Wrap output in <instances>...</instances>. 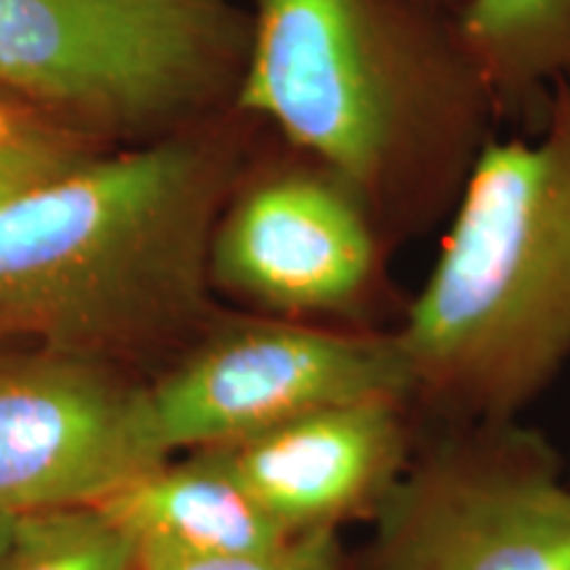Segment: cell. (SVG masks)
<instances>
[{"instance_id":"obj_1","label":"cell","mask_w":570,"mask_h":570,"mask_svg":"<svg viewBox=\"0 0 570 570\" xmlns=\"http://www.w3.org/2000/svg\"><path fill=\"white\" fill-rule=\"evenodd\" d=\"M233 109L338 175L396 252L452 217L502 125L444 0H254Z\"/></svg>"},{"instance_id":"obj_2","label":"cell","mask_w":570,"mask_h":570,"mask_svg":"<svg viewBox=\"0 0 570 570\" xmlns=\"http://www.w3.org/2000/svg\"><path fill=\"white\" fill-rule=\"evenodd\" d=\"M256 119L225 111L98 154L0 209V344L122 365L223 312L209 254Z\"/></svg>"},{"instance_id":"obj_3","label":"cell","mask_w":570,"mask_h":570,"mask_svg":"<svg viewBox=\"0 0 570 570\" xmlns=\"http://www.w3.org/2000/svg\"><path fill=\"white\" fill-rule=\"evenodd\" d=\"M396 327L420 425L515 420L570 365V80L475 161Z\"/></svg>"},{"instance_id":"obj_4","label":"cell","mask_w":570,"mask_h":570,"mask_svg":"<svg viewBox=\"0 0 570 570\" xmlns=\"http://www.w3.org/2000/svg\"><path fill=\"white\" fill-rule=\"evenodd\" d=\"M362 570H570V468L523 420L423 425Z\"/></svg>"},{"instance_id":"obj_5","label":"cell","mask_w":570,"mask_h":570,"mask_svg":"<svg viewBox=\"0 0 570 570\" xmlns=\"http://www.w3.org/2000/svg\"><path fill=\"white\" fill-rule=\"evenodd\" d=\"M246 161L212 238L214 291L254 315L352 331H396L410 294L367 204L325 164L288 146Z\"/></svg>"},{"instance_id":"obj_6","label":"cell","mask_w":570,"mask_h":570,"mask_svg":"<svg viewBox=\"0 0 570 570\" xmlns=\"http://www.w3.org/2000/svg\"><path fill=\"white\" fill-rule=\"evenodd\" d=\"M164 452L244 441L309 412L407 399L396 331H352L267 315H219L146 383Z\"/></svg>"},{"instance_id":"obj_7","label":"cell","mask_w":570,"mask_h":570,"mask_svg":"<svg viewBox=\"0 0 570 570\" xmlns=\"http://www.w3.org/2000/svg\"><path fill=\"white\" fill-rule=\"evenodd\" d=\"M146 383L122 367L42 346L0 348V508H92L167 460Z\"/></svg>"},{"instance_id":"obj_8","label":"cell","mask_w":570,"mask_h":570,"mask_svg":"<svg viewBox=\"0 0 570 570\" xmlns=\"http://www.w3.org/2000/svg\"><path fill=\"white\" fill-rule=\"evenodd\" d=\"M407 399H362L269 428L212 454L288 531H333L373 520L420 441Z\"/></svg>"},{"instance_id":"obj_9","label":"cell","mask_w":570,"mask_h":570,"mask_svg":"<svg viewBox=\"0 0 570 570\" xmlns=\"http://www.w3.org/2000/svg\"><path fill=\"white\" fill-rule=\"evenodd\" d=\"M92 508L130 541L132 558H230L294 539L206 452L156 462Z\"/></svg>"},{"instance_id":"obj_10","label":"cell","mask_w":570,"mask_h":570,"mask_svg":"<svg viewBox=\"0 0 570 570\" xmlns=\"http://www.w3.org/2000/svg\"><path fill=\"white\" fill-rule=\"evenodd\" d=\"M458 21L502 125L537 135L554 85L570 80V0H462Z\"/></svg>"},{"instance_id":"obj_11","label":"cell","mask_w":570,"mask_h":570,"mask_svg":"<svg viewBox=\"0 0 570 570\" xmlns=\"http://www.w3.org/2000/svg\"><path fill=\"white\" fill-rule=\"evenodd\" d=\"M101 135L0 85V209L104 154Z\"/></svg>"},{"instance_id":"obj_12","label":"cell","mask_w":570,"mask_h":570,"mask_svg":"<svg viewBox=\"0 0 570 570\" xmlns=\"http://www.w3.org/2000/svg\"><path fill=\"white\" fill-rule=\"evenodd\" d=\"M132 547L96 508L21 515L0 570H130Z\"/></svg>"},{"instance_id":"obj_13","label":"cell","mask_w":570,"mask_h":570,"mask_svg":"<svg viewBox=\"0 0 570 570\" xmlns=\"http://www.w3.org/2000/svg\"><path fill=\"white\" fill-rule=\"evenodd\" d=\"M130 570H354L338 533H302L267 552L230 558H132Z\"/></svg>"},{"instance_id":"obj_14","label":"cell","mask_w":570,"mask_h":570,"mask_svg":"<svg viewBox=\"0 0 570 570\" xmlns=\"http://www.w3.org/2000/svg\"><path fill=\"white\" fill-rule=\"evenodd\" d=\"M19 523H21V515L0 508V568H3V562L9 560L13 544H17Z\"/></svg>"},{"instance_id":"obj_15","label":"cell","mask_w":570,"mask_h":570,"mask_svg":"<svg viewBox=\"0 0 570 570\" xmlns=\"http://www.w3.org/2000/svg\"><path fill=\"white\" fill-rule=\"evenodd\" d=\"M444 3H449V6H454V9H460V6H462V0H444Z\"/></svg>"},{"instance_id":"obj_16","label":"cell","mask_w":570,"mask_h":570,"mask_svg":"<svg viewBox=\"0 0 570 570\" xmlns=\"http://www.w3.org/2000/svg\"><path fill=\"white\" fill-rule=\"evenodd\" d=\"M3 346H9V344H0V348H3Z\"/></svg>"},{"instance_id":"obj_17","label":"cell","mask_w":570,"mask_h":570,"mask_svg":"<svg viewBox=\"0 0 570 570\" xmlns=\"http://www.w3.org/2000/svg\"><path fill=\"white\" fill-rule=\"evenodd\" d=\"M0 3H6V0H0Z\"/></svg>"}]
</instances>
